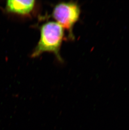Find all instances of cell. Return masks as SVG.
Wrapping results in <instances>:
<instances>
[{
	"label": "cell",
	"mask_w": 129,
	"mask_h": 130,
	"mask_svg": "<svg viewBox=\"0 0 129 130\" xmlns=\"http://www.w3.org/2000/svg\"><path fill=\"white\" fill-rule=\"evenodd\" d=\"M64 38L63 28L57 22L50 21L40 28V38L32 57L35 58L45 52L53 53L60 61H62L60 50Z\"/></svg>",
	"instance_id": "cell-1"
},
{
	"label": "cell",
	"mask_w": 129,
	"mask_h": 130,
	"mask_svg": "<svg viewBox=\"0 0 129 130\" xmlns=\"http://www.w3.org/2000/svg\"><path fill=\"white\" fill-rule=\"evenodd\" d=\"M80 14V6L77 3L62 2L55 6L52 16L57 23L68 31L70 38L74 39L73 29L79 19Z\"/></svg>",
	"instance_id": "cell-2"
},
{
	"label": "cell",
	"mask_w": 129,
	"mask_h": 130,
	"mask_svg": "<svg viewBox=\"0 0 129 130\" xmlns=\"http://www.w3.org/2000/svg\"><path fill=\"white\" fill-rule=\"evenodd\" d=\"M35 1L9 0L7 2L6 9L8 11L18 14H29L34 8Z\"/></svg>",
	"instance_id": "cell-3"
}]
</instances>
